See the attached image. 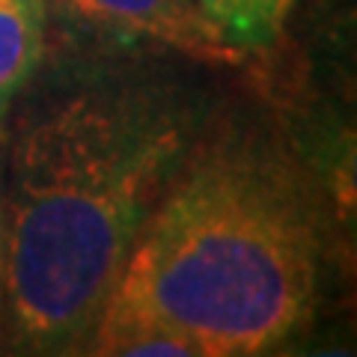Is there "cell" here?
<instances>
[{
    "mask_svg": "<svg viewBox=\"0 0 357 357\" xmlns=\"http://www.w3.org/2000/svg\"><path fill=\"white\" fill-rule=\"evenodd\" d=\"M321 220L301 170L250 137L178 161L143 220L86 354L248 357L310 321Z\"/></svg>",
    "mask_w": 357,
    "mask_h": 357,
    "instance_id": "cell-1",
    "label": "cell"
},
{
    "mask_svg": "<svg viewBox=\"0 0 357 357\" xmlns=\"http://www.w3.org/2000/svg\"><path fill=\"white\" fill-rule=\"evenodd\" d=\"M185 152V114L140 89L72 96L21 128L3 188L0 312L15 351L86 349Z\"/></svg>",
    "mask_w": 357,
    "mask_h": 357,
    "instance_id": "cell-2",
    "label": "cell"
},
{
    "mask_svg": "<svg viewBox=\"0 0 357 357\" xmlns=\"http://www.w3.org/2000/svg\"><path fill=\"white\" fill-rule=\"evenodd\" d=\"M66 3L89 21L146 33L203 60H229L236 54L208 24L197 0H66Z\"/></svg>",
    "mask_w": 357,
    "mask_h": 357,
    "instance_id": "cell-3",
    "label": "cell"
},
{
    "mask_svg": "<svg viewBox=\"0 0 357 357\" xmlns=\"http://www.w3.org/2000/svg\"><path fill=\"white\" fill-rule=\"evenodd\" d=\"M48 30V0H0V126L36 72Z\"/></svg>",
    "mask_w": 357,
    "mask_h": 357,
    "instance_id": "cell-4",
    "label": "cell"
},
{
    "mask_svg": "<svg viewBox=\"0 0 357 357\" xmlns=\"http://www.w3.org/2000/svg\"><path fill=\"white\" fill-rule=\"evenodd\" d=\"M197 6L232 51H253L280 36L295 0H197Z\"/></svg>",
    "mask_w": 357,
    "mask_h": 357,
    "instance_id": "cell-5",
    "label": "cell"
},
{
    "mask_svg": "<svg viewBox=\"0 0 357 357\" xmlns=\"http://www.w3.org/2000/svg\"><path fill=\"white\" fill-rule=\"evenodd\" d=\"M3 265H6V253H3V170H0V312H3Z\"/></svg>",
    "mask_w": 357,
    "mask_h": 357,
    "instance_id": "cell-6",
    "label": "cell"
}]
</instances>
